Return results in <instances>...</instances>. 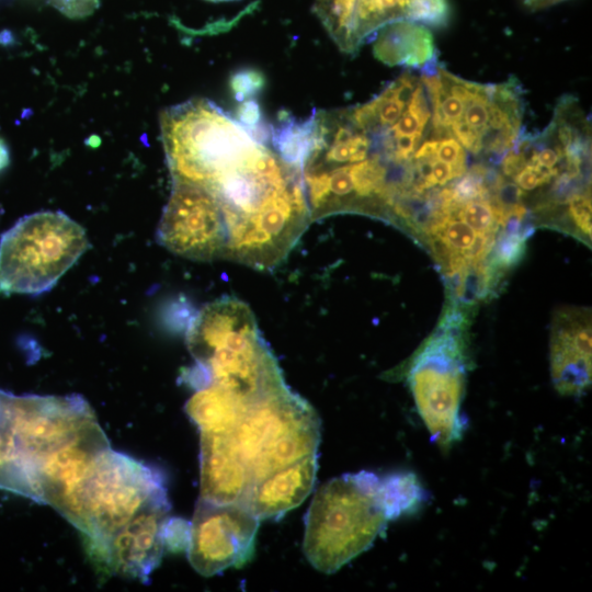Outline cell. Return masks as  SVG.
Listing matches in <instances>:
<instances>
[{"mask_svg": "<svg viewBox=\"0 0 592 592\" xmlns=\"http://www.w3.org/2000/svg\"><path fill=\"white\" fill-rule=\"evenodd\" d=\"M172 180L201 187L224 232V259L259 270L285 259L312 220L303 170L217 104L193 98L161 113Z\"/></svg>", "mask_w": 592, "mask_h": 592, "instance_id": "cell-1", "label": "cell"}, {"mask_svg": "<svg viewBox=\"0 0 592 592\" xmlns=\"http://www.w3.org/2000/svg\"><path fill=\"white\" fill-rule=\"evenodd\" d=\"M186 340L196 364L185 378L195 389L215 384L249 406L287 387L251 310L236 298L205 306Z\"/></svg>", "mask_w": 592, "mask_h": 592, "instance_id": "cell-2", "label": "cell"}, {"mask_svg": "<svg viewBox=\"0 0 592 592\" xmlns=\"http://www.w3.org/2000/svg\"><path fill=\"white\" fill-rule=\"evenodd\" d=\"M374 473L344 474L321 486L305 517L304 553L333 573L367 550L390 521Z\"/></svg>", "mask_w": 592, "mask_h": 592, "instance_id": "cell-3", "label": "cell"}, {"mask_svg": "<svg viewBox=\"0 0 592 592\" xmlns=\"http://www.w3.org/2000/svg\"><path fill=\"white\" fill-rule=\"evenodd\" d=\"M89 247L84 229L62 212L22 217L0 238V292L49 291Z\"/></svg>", "mask_w": 592, "mask_h": 592, "instance_id": "cell-4", "label": "cell"}, {"mask_svg": "<svg viewBox=\"0 0 592 592\" xmlns=\"http://www.w3.org/2000/svg\"><path fill=\"white\" fill-rule=\"evenodd\" d=\"M164 501L161 473L111 447L99 456L83 488L80 533L101 573L112 535L146 508Z\"/></svg>", "mask_w": 592, "mask_h": 592, "instance_id": "cell-5", "label": "cell"}, {"mask_svg": "<svg viewBox=\"0 0 592 592\" xmlns=\"http://www.w3.org/2000/svg\"><path fill=\"white\" fill-rule=\"evenodd\" d=\"M230 437L254 485L265 475L317 453L320 420L306 400L285 387L249 405Z\"/></svg>", "mask_w": 592, "mask_h": 592, "instance_id": "cell-6", "label": "cell"}, {"mask_svg": "<svg viewBox=\"0 0 592 592\" xmlns=\"http://www.w3.org/2000/svg\"><path fill=\"white\" fill-rule=\"evenodd\" d=\"M408 378L432 441L449 448L466 426L460 413L465 360L459 337L445 330L432 338L412 361Z\"/></svg>", "mask_w": 592, "mask_h": 592, "instance_id": "cell-7", "label": "cell"}, {"mask_svg": "<svg viewBox=\"0 0 592 592\" xmlns=\"http://www.w3.org/2000/svg\"><path fill=\"white\" fill-rule=\"evenodd\" d=\"M524 91L514 77L498 84L465 80L463 109L447 135L471 155L500 161L524 132Z\"/></svg>", "mask_w": 592, "mask_h": 592, "instance_id": "cell-8", "label": "cell"}, {"mask_svg": "<svg viewBox=\"0 0 592 592\" xmlns=\"http://www.w3.org/2000/svg\"><path fill=\"white\" fill-rule=\"evenodd\" d=\"M314 12L338 47L354 55L379 30L397 21L445 27L451 8L448 0H315Z\"/></svg>", "mask_w": 592, "mask_h": 592, "instance_id": "cell-9", "label": "cell"}, {"mask_svg": "<svg viewBox=\"0 0 592 592\" xmlns=\"http://www.w3.org/2000/svg\"><path fill=\"white\" fill-rule=\"evenodd\" d=\"M260 520L247 504L198 499L186 548L192 567L210 577L241 567L252 555Z\"/></svg>", "mask_w": 592, "mask_h": 592, "instance_id": "cell-10", "label": "cell"}, {"mask_svg": "<svg viewBox=\"0 0 592 592\" xmlns=\"http://www.w3.org/2000/svg\"><path fill=\"white\" fill-rule=\"evenodd\" d=\"M10 408L14 432L34 479L36 464L44 455L73 440L98 421L88 402L77 395L11 394Z\"/></svg>", "mask_w": 592, "mask_h": 592, "instance_id": "cell-11", "label": "cell"}, {"mask_svg": "<svg viewBox=\"0 0 592 592\" xmlns=\"http://www.w3.org/2000/svg\"><path fill=\"white\" fill-rule=\"evenodd\" d=\"M109 447V440L96 421L36 464L39 502L50 504L79 531L84 521V483L96 459Z\"/></svg>", "mask_w": 592, "mask_h": 592, "instance_id": "cell-12", "label": "cell"}, {"mask_svg": "<svg viewBox=\"0 0 592 592\" xmlns=\"http://www.w3.org/2000/svg\"><path fill=\"white\" fill-rule=\"evenodd\" d=\"M169 501L155 503L116 531L106 544L103 573L146 582L159 565Z\"/></svg>", "mask_w": 592, "mask_h": 592, "instance_id": "cell-13", "label": "cell"}, {"mask_svg": "<svg viewBox=\"0 0 592 592\" xmlns=\"http://www.w3.org/2000/svg\"><path fill=\"white\" fill-rule=\"evenodd\" d=\"M200 498L215 503L246 502L253 479L229 433H201Z\"/></svg>", "mask_w": 592, "mask_h": 592, "instance_id": "cell-14", "label": "cell"}, {"mask_svg": "<svg viewBox=\"0 0 592 592\" xmlns=\"http://www.w3.org/2000/svg\"><path fill=\"white\" fill-rule=\"evenodd\" d=\"M317 470V453L281 467L254 482L244 504L260 521L280 519L309 496Z\"/></svg>", "mask_w": 592, "mask_h": 592, "instance_id": "cell-15", "label": "cell"}, {"mask_svg": "<svg viewBox=\"0 0 592 592\" xmlns=\"http://www.w3.org/2000/svg\"><path fill=\"white\" fill-rule=\"evenodd\" d=\"M551 375L563 395H577L591 383V325L571 322L554 331Z\"/></svg>", "mask_w": 592, "mask_h": 592, "instance_id": "cell-16", "label": "cell"}, {"mask_svg": "<svg viewBox=\"0 0 592 592\" xmlns=\"http://www.w3.org/2000/svg\"><path fill=\"white\" fill-rule=\"evenodd\" d=\"M375 56L389 66L422 69L437 60L432 32L428 26L401 20L378 31Z\"/></svg>", "mask_w": 592, "mask_h": 592, "instance_id": "cell-17", "label": "cell"}, {"mask_svg": "<svg viewBox=\"0 0 592 592\" xmlns=\"http://www.w3.org/2000/svg\"><path fill=\"white\" fill-rule=\"evenodd\" d=\"M248 406L227 389L207 384L187 400L185 411L201 433H229Z\"/></svg>", "mask_w": 592, "mask_h": 592, "instance_id": "cell-18", "label": "cell"}, {"mask_svg": "<svg viewBox=\"0 0 592 592\" xmlns=\"http://www.w3.org/2000/svg\"><path fill=\"white\" fill-rule=\"evenodd\" d=\"M379 492L390 521L419 509L426 499L425 490L412 473L380 477Z\"/></svg>", "mask_w": 592, "mask_h": 592, "instance_id": "cell-19", "label": "cell"}, {"mask_svg": "<svg viewBox=\"0 0 592 592\" xmlns=\"http://www.w3.org/2000/svg\"><path fill=\"white\" fill-rule=\"evenodd\" d=\"M430 235L440 237L449 248L466 258L473 249L478 232L460 218L445 215L436 218L428 228Z\"/></svg>", "mask_w": 592, "mask_h": 592, "instance_id": "cell-20", "label": "cell"}, {"mask_svg": "<svg viewBox=\"0 0 592 592\" xmlns=\"http://www.w3.org/2000/svg\"><path fill=\"white\" fill-rule=\"evenodd\" d=\"M527 231L506 232L502 235L497 243L493 255L496 267H510L522 257L525 248Z\"/></svg>", "mask_w": 592, "mask_h": 592, "instance_id": "cell-21", "label": "cell"}, {"mask_svg": "<svg viewBox=\"0 0 592 592\" xmlns=\"http://www.w3.org/2000/svg\"><path fill=\"white\" fill-rule=\"evenodd\" d=\"M435 156L449 163L459 178L467 171L466 150L453 137L436 138Z\"/></svg>", "mask_w": 592, "mask_h": 592, "instance_id": "cell-22", "label": "cell"}, {"mask_svg": "<svg viewBox=\"0 0 592 592\" xmlns=\"http://www.w3.org/2000/svg\"><path fill=\"white\" fill-rule=\"evenodd\" d=\"M568 212L576 226L591 237V196L590 192L578 193L568 201Z\"/></svg>", "mask_w": 592, "mask_h": 592, "instance_id": "cell-23", "label": "cell"}, {"mask_svg": "<svg viewBox=\"0 0 592 592\" xmlns=\"http://www.w3.org/2000/svg\"><path fill=\"white\" fill-rule=\"evenodd\" d=\"M189 537L190 523L181 519H167L163 527L164 547L170 550H186Z\"/></svg>", "mask_w": 592, "mask_h": 592, "instance_id": "cell-24", "label": "cell"}, {"mask_svg": "<svg viewBox=\"0 0 592 592\" xmlns=\"http://www.w3.org/2000/svg\"><path fill=\"white\" fill-rule=\"evenodd\" d=\"M231 87L238 100H242L252 94L261 87V77L253 71H242L232 77Z\"/></svg>", "mask_w": 592, "mask_h": 592, "instance_id": "cell-25", "label": "cell"}, {"mask_svg": "<svg viewBox=\"0 0 592 592\" xmlns=\"http://www.w3.org/2000/svg\"><path fill=\"white\" fill-rule=\"evenodd\" d=\"M58 9L65 13L78 16L91 12L96 5L98 0H52Z\"/></svg>", "mask_w": 592, "mask_h": 592, "instance_id": "cell-26", "label": "cell"}, {"mask_svg": "<svg viewBox=\"0 0 592 592\" xmlns=\"http://www.w3.org/2000/svg\"><path fill=\"white\" fill-rule=\"evenodd\" d=\"M239 122L248 127H254L261 122L260 107L254 101L244 102L239 112Z\"/></svg>", "mask_w": 592, "mask_h": 592, "instance_id": "cell-27", "label": "cell"}, {"mask_svg": "<svg viewBox=\"0 0 592 592\" xmlns=\"http://www.w3.org/2000/svg\"><path fill=\"white\" fill-rule=\"evenodd\" d=\"M9 162V152L3 140L0 139V170L4 168Z\"/></svg>", "mask_w": 592, "mask_h": 592, "instance_id": "cell-28", "label": "cell"}, {"mask_svg": "<svg viewBox=\"0 0 592 592\" xmlns=\"http://www.w3.org/2000/svg\"><path fill=\"white\" fill-rule=\"evenodd\" d=\"M560 1H563V0H539L537 9H542V8L558 3Z\"/></svg>", "mask_w": 592, "mask_h": 592, "instance_id": "cell-29", "label": "cell"}, {"mask_svg": "<svg viewBox=\"0 0 592 592\" xmlns=\"http://www.w3.org/2000/svg\"><path fill=\"white\" fill-rule=\"evenodd\" d=\"M4 394H5L4 391L0 390V407L3 402Z\"/></svg>", "mask_w": 592, "mask_h": 592, "instance_id": "cell-30", "label": "cell"}, {"mask_svg": "<svg viewBox=\"0 0 592 592\" xmlns=\"http://www.w3.org/2000/svg\"><path fill=\"white\" fill-rule=\"evenodd\" d=\"M208 1H213V2H221V1H231V0H208Z\"/></svg>", "mask_w": 592, "mask_h": 592, "instance_id": "cell-31", "label": "cell"}, {"mask_svg": "<svg viewBox=\"0 0 592 592\" xmlns=\"http://www.w3.org/2000/svg\"><path fill=\"white\" fill-rule=\"evenodd\" d=\"M0 213H1V209H0Z\"/></svg>", "mask_w": 592, "mask_h": 592, "instance_id": "cell-32", "label": "cell"}]
</instances>
